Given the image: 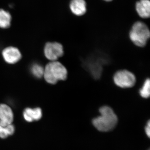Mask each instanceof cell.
<instances>
[{"label":"cell","instance_id":"1","mask_svg":"<svg viewBox=\"0 0 150 150\" xmlns=\"http://www.w3.org/2000/svg\"><path fill=\"white\" fill-rule=\"evenodd\" d=\"M100 115L94 118L92 123L94 127L101 132H107L114 129L118 123L117 115L109 106L105 105L99 109Z\"/></svg>","mask_w":150,"mask_h":150},{"label":"cell","instance_id":"2","mask_svg":"<svg viewBox=\"0 0 150 150\" xmlns=\"http://www.w3.org/2000/svg\"><path fill=\"white\" fill-rule=\"evenodd\" d=\"M67 75L68 71L66 67L56 61H51L46 65L43 76L48 83L55 84L58 81L65 80Z\"/></svg>","mask_w":150,"mask_h":150},{"label":"cell","instance_id":"3","mask_svg":"<svg viewBox=\"0 0 150 150\" xmlns=\"http://www.w3.org/2000/svg\"><path fill=\"white\" fill-rule=\"evenodd\" d=\"M150 36V32L146 25L142 22L135 23L129 33V37L132 42L138 47L146 46Z\"/></svg>","mask_w":150,"mask_h":150},{"label":"cell","instance_id":"4","mask_svg":"<svg viewBox=\"0 0 150 150\" xmlns=\"http://www.w3.org/2000/svg\"><path fill=\"white\" fill-rule=\"evenodd\" d=\"M113 81L115 84L119 87L130 88L135 85L136 78L134 74L130 71L122 70L115 73L113 76Z\"/></svg>","mask_w":150,"mask_h":150},{"label":"cell","instance_id":"5","mask_svg":"<svg viewBox=\"0 0 150 150\" xmlns=\"http://www.w3.org/2000/svg\"><path fill=\"white\" fill-rule=\"evenodd\" d=\"M63 46L57 42L47 43L44 48V54L46 58L51 61H57L64 55Z\"/></svg>","mask_w":150,"mask_h":150},{"label":"cell","instance_id":"6","mask_svg":"<svg viewBox=\"0 0 150 150\" xmlns=\"http://www.w3.org/2000/svg\"><path fill=\"white\" fill-rule=\"evenodd\" d=\"M86 62V66L95 79L100 78L102 74L103 65L105 62L102 59H91Z\"/></svg>","mask_w":150,"mask_h":150},{"label":"cell","instance_id":"7","mask_svg":"<svg viewBox=\"0 0 150 150\" xmlns=\"http://www.w3.org/2000/svg\"><path fill=\"white\" fill-rule=\"evenodd\" d=\"M13 121V113L11 108L5 104H0V125L6 126L12 124Z\"/></svg>","mask_w":150,"mask_h":150},{"label":"cell","instance_id":"8","mask_svg":"<svg viewBox=\"0 0 150 150\" xmlns=\"http://www.w3.org/2000/svg\"><path fill=\"white\" fill-rule=\"evenodd\" d=\"M3 58L7 63L14 64L18 62L21 58V54L18 48L8 47L3 50Z\"/></svg>","mask_w":150,"mask_h":150},{"label":"cell","instance_id":"9","mask_svg":"<svg viewBox=\"0 0 150 150\" xmlns=\"http://www.w3.org/2000/svg\"><path fill=\"white\" fill-rule=\"evenodd\" d=\"M70 8L73 13L77 16H81L86 11V4L84 0H71Z\"/></svg>","mask_w":150,"mask_h":150},{"label":"cell","instance_id":"10","mask_svg":"<svg viewBox=\"0 0 150 150\" xmlns=\"http://www.w3.org/2000/svg\"><path fill=\"white\" fill-rule=\"evenodd\" d=\"M25 120L28 122L38 121L41 118L42 112L40 108H26L23 113Z\"/></svg>","mask_w":150,"mask_h":150},{"label":"cell","instance_id":"11","mask_svg":"<svg viewBox=\"0 0 150 150\" xmlns=\"http://www.w3.org/2000/svg\"><path fill=\"white\" fill-rule=\"evenodd\" d=\"M136 10L139 15L142 18H146L150 16L149 0H140L136 4Z\"/></svg>","mask_w":150,"mask_h":150},{"label":"cell","instance_id":"12","mask_svg":"<svg viewBox=\"0 0 150 150\" xmlns=\"http://www.w3.org/2000/svg\"><path fill=\"white\" fill-rule=\"evenodd\" d=\"M11 17L10 14L3 9H0V28H5L9 27Z\"/></svg>","mask_w":150,"mask_h":150},{"label":"cell","instance_id":"13","mask_svg":"<svg viewBox=\"0 0 150 150\" xmlns=\"http://www.w3.org/2000/svg\"><path fill=\"white\" fill-rule=\"evenodd\" d=\"M14 131V126L12 124L5 127L0 125V138L6 139L9 136L13 135Z\"/></svg>","mask_w":150,"mask_h":150},{"label":"cell","instance_id":"14","mask_svg":"<svg viewBox=\"0 0 150 150\" xmlns=\"http://www.w3.org/2000/svg\"><path fill=\"white\" fill-rule=\"evenodd\" d=\"M139 93L141 97L144 98H148L150 95V81L147 79L144 82L142 88L139 90Z\"/></svg>","mask_w":150,"mask_h":150},{"label":"cell","instance_id":"15","mask_svg":"<svg viewBox=\"0 0 150 150\" xmlns=\"http://www.w3.org/2000/svg\"><path fill=\"white\" fill-rule=\"evenodd\" d=\"M44 68L38 64H35L31 67V71L35 77L41 78L43 76Z\"/></svg>","mask_w":150,"mask_h":150},{"label":"cell","instance_id":"16","mask_svg":"<svg viewBox=\"0 0 150 150\" xmlns=\"http://www.w3.org/2000/svg\"><path fill=\"white\" fill-rule=\"evenodd\" d=\"M145 132L148 137L149 138L150 136V121H148L146 126L145 128Z\"/></svg>","mask_w":150,"mask_h":150},{"label":"cell","instance_id":"17","mask_svg":"<svg viewBox=\"0 0 150 150\" xmlns=\"http://www.w3.org/2000/svg\"><path fill=\"white\" fill-rule=\"evenodd\" d=\"M104 1H112V0H104Z\"/></svg>","mask_w":150,"mask_h":150},{"label":"cell","instance_id":"18","mask_svg":"<svg viewBox=\"0 0 150 150\" xmlns=\"http://www.w3.org/2000/svg\"></svg>","mask_w":150,"mask_h":150}]
</instances>
